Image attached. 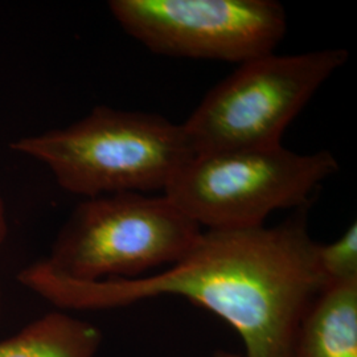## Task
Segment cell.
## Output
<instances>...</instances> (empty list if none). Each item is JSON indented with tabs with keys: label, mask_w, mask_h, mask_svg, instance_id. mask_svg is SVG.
<instances>
[{
	"label": "cell",
	"mask_w": 357,
	"mask_h": 357,
	"mask_svg": "<svg viewBox=\"0 0 357 357\" xmlns=\"http://www.w3.org/2000/svg\"><path fill=\"white\" fill-rule=\"evenodd\" d=\"M307 208L275 227L204 229L167 270L131 280L76 282L35 262L19 282L66 311L110 310L175 295L204 307L240 335L245 357H293L301 320L328 283Z\"/></svg>",
	"instance_id": "1"
},
{
	"label": "cell",
	"mask_w": 357,
	"mask_h": 357,
	"mask_svg": "<svg viewBox=\"0 0 357 357\" xmlns=\"http://www.w3.org/2000/svg\"><path fill=\"white\" fill-rule=\"evenodd\" d=\"M8 231V222H7V213H6V205L3 202V197L0 195V245L4 243Z\"/></svg>",
	"instance_id": "10"
},
{
	"label": "cell",
	"mask_w": 357,
	"mask_h": 357,
	"mask_svg": "<svg viewBox=\"0 0 357 357\" xmlns=\"http://www.w3.org/2000/svg\"><path fill=\"white\" fill-rule=\"evenodd\" d=\"M293 357H357V280L326 284L301 320Z\"/></svg>",
	"instance_id": "7"
},
{
	"label": "cell",
	"mask_w": 357,
	"mask_h": 357,
	"mask_svg": "<svg viewBox=\"0 0 357 357\" xmlns=\"http://www.w3.org/2000/svg\"><path fill=\"white\" fill-rule=\"evenodd\" d=\"M202 231L165 193L105 195L77 206L36 265L69 281L138 278L176 264Z\"/></svg>",
	"instance_id": "3"
},
{
	"label": "cell",
	"mask_w": 357,
	"mask_h": 357,
	"mask_svg": "<svg viewBox=\"0 0 357 357\" xmlns=\"http://www.w3.org/2000/svg\"><path fill=\"white\" fill-rule=\"evenodd\" d=\"M318 262L327 282L357 280V225L354 222L333 243L318 245Z\"/></svg>",
	"instance_id": "9"
},
{
	"label": "cell",
	"mask_w": 357,
	"mask_h": 357,
	"mask_svg": "<svg viewBox=\"0 0 357 357\" xmlns=\"http://www.w3.org/2000/svg\"><path fill=\"white\" fill-rule=\"evenodd\" d=\"M213 357H243L241 355H237V354H231L228 351H217L216 354L213 355Z\"/></svg>",
	"instance_id": "11"
},
{
	"label": "cell",
	"mask_w": 357,
	"mask_h": 357,
	"mask_svg": "<svg viewBox=\"0 0 357 357\" xmlns=\"http://www.w3.org/2000/svg\"><path fill=\"white\" fill-rule=\"evenodd\" d=\"M10 147L47 167L63 190L86 199L165 193L195 156L181 123L109 106H97L66 128L20 138Z\"/></svg>",
	"instance_id": "2"
},
{
	"label": "cell",
	"mask_w": 357,
	"mask_h": 357,
	"mask_svg": "<svg viewBox=\"0 0 357 357\" xmlns=\"http://www.w3.org/2000/svg\"><path fill=\"white\" fill-rule=\"evenodd\" d=\"M349 53H270L243 63L181 123L195 155L281 144L286 128Z\"/></svg>",
	"instance_id": "5"
},
{
	"label": "cell",
	"mask_w": 357,
	"mask_h": 357,
	"mask_svg": "<svg viewBox=\"0 0 357 357\" xmlns=\"http://www.w3.org/2000/svg\"><path fill=\"white\" fill-rule=\"evenodd\" d=\"M102 340L89 321L50 312L0 342V357H96Z\"/></svg>",
	"instance_id": "8"
},
{
	"label": "cell",
	"mask_w": 357,
	"mask_h": 357,
	"mask_svg": "<svg viewBox=\"0 0 357 357\" xmlns=\"http://www.w3.org/2000/svg\"><path fill=\"white\" fill-rule=\"evenodd\" d=\"M126 33L169 57L243 64L274 53L287 16L274 0H112Z\"/></svg>",
	"instance_id": "6"
},
{
	"label": "cell",
	"mask_w": 357,
	"mask_h": 357,
	"mask_svg": "<svg viewBox=\"0 0 357 357\" xmlns=\"http://www.w3.org/2000/svg\"><path fill=\"white\" fill-rule=\"evenodd\" d=\"M339 171L330 151L294 153L282 144L195 155L165 195L202 229L255 228L268 215L307 208Z\"/></svg>",
	"instance_id": "4"
}]
</instances>
